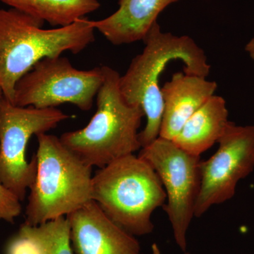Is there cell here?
<instances>
[{
	"instance_id": "cell-1",
	"label": "cell",
	"mask_w": 254,
	"mask_h": 254,
	"mask_svg": "<svg viewBox=\"0 0 254 254\" xmlns=\"http://www.w3.org/2000/svg\"><path fill=\"white\" fill-rule=\"evenodd\" d=\"M143 41V52L132 60L126 73L120 78L124 99L129 105L141 107L146 117L145 128L138 134L141 148L159 137L163 113L159 81L168 64L181 60L185 73L202 77H207L210 71L204 51L190 37L163 33L156 22Z\"/></svg>"
},
{
	"instance_id": "cell-2",
	"label": "cell",
	"mask_w": 254,
	"mask_h": 254,
	"mask_svg": "<svg viewBox=\"0 0 254 254\" xmlns=\"http://www.w3.org/2000/svg\"><path fill=\"white\" fill-rule=\"evenodd\" d=\"M41 20L17 10L0 9V88L13 103L16 83L43 58L78 54L95 41L91 20L82 18L45 29Z\"/></svg>"
},
{
	"instance_id": "cell-3",
	"label": "cell",
	"mask_w": 254,
	"mask_h": 254,
	"mask_svg": "<svg viewBox=\"0 0 254 254\" xmlns=\"http://www.w3.org/2000/svg\"><path fill=\"white\" fill-rule=\"evenodd\" d=\"M102 68L104 80L97 93V110L91 121L60 137L85 163L100 169L141 149L138 131L145 117L141 107L124 99L120 73L110 66Z\"/></svg>"
},
{
	"instance_id": "cell-4",
	"label": "cell",
	"mask_w": 254,
	"mask_h": 254,
	"mask_svg": "<svg viewBox=\"0 0 254 254\" xmlns=\"http://www.w3.org/2000/svg\"><path fill=\"white\" fill-rule=\"evenodd\" d=\"M36 136V177L25 212L24 223L31 226L68 216L93 200V168L59 137L47 133Z\"/></svg>"
},
{
	"instance_id": "cell-5",
	"label": "cell",
	"mask_w": 254,
	"mask_h": 254,
	"mask_svg": "<svg viewBox=\"0 0 254 254\" xmlns=\"http://www.w3.org/2000/svg\"><path fill=\"white\" fill-rule=\"evenodd\" d=\"M92 198L105 215L133 236L154 230L153 212L166 203L158 174L148 162L134 154L100 168L92 179Z\"/></svg>"
},
{
	"instance_id": "cell-6",
	"label": "cell",
	"mask_w": 254,
	"mask_h": 254,
	"mask_svg": "<svg viewBox=\"0 0 254 254\" xmlns=\"http://www.w3.org/2000/svg\"><path fill=\"white\" fill-rule=\"evenodd\" d=\"M71 118L58 108L19 107L3 97L0 101V182L22 201L37 168L36 155L28 162L26 149L33 135L47 133Z\"/></svg>"
},
{
	"instance_id": "cell-7",
	"label": "cell",
	"mask_w": 254,
	"mask_h": 254,
	"mask_svg": "<svg viewBox=\"0 0 254 254\" xmlns=\"http://www.w3.org/2000/svg\"><path fill=\"white\" fill-rule=\"evenodd\" d=\"M103 80L102 66L79 70L65 57L43 58L16 83L13 104L46 109L70 103L88 111Z\"/></svg>"
},
{
	"instance_id": "cell-8",
	"label": "cell",
	"mask_w": 254,
	"mask_h": 254,
	"mask_svg": "<svg viewBox=\"0 0 254 254\" xmlns=\"http://www.w3.org/2000/svg\"><path fill=\"white\" fill-rule=\"evenodd\" d=\"M138 156L151 165L161 180L167 195L163 210L171 223L177 245L182 252H187V232L195 217L201 186L200 156L160 137L141 148Z\"/></svg>"
},
{
	"instance_id": "cell-9",
	"label": "cell",
	"mask_w": 254,
	"mask_h": 254,
	"mask_svg": "<svg viewBox=\"0 0 254 254\" xmlns=\"http://www.w3.org/2000/svg\"><path fill=\"white\" fill-rule=\"evenodd\" d=\"M216 153L200 163L201 186L194 216L199 218L215 205L232 199L241 180L254 170V125L230 122L218 141Z\"/></svg>"
},
{
	"instance_id": "cell-10",
	"label": "cell",
	"mask_w": 254,
	"mask_h": 254,
	"mask_svg": "<svg viewBox=\"0 0 254 254\" xmlns=\"http://www.w3.org/2000/svg\"><path fill=\"white\" fill-rule=\"evenodd\" d=\"M73 254H140L133 235L110 220L94 200L66 216Z\"/></svg>"
},
{
	"instance_id": "cell-11",
	"label": "cell",
	"mask_w": 254,
	"mask_h": 254,
	"mask_svg": "<svg viewBox=\"0 0 254 254\" xmlns=\"http://www.w3.org/2000/svg\"><path fill=\"white\" fill-rule=\"evenodd\" d=\"M216 82L196 75L177 72L161 88L163 100L159 137L173 141L185 124L215 95Z\"/></svg>"
},
{
	"instance_id": "cell-12",
	"label": "cell",
	"mask_w": 254,
	"mask_h": 254,
	"mask_svg": "<svg viewBox=\"0 0 254 254\" xmlns=\"http://www.w3.org/2000/svg\"><path fill=\"white\" fill-rule=\"evenodd\" d=\"M180 0H120L119 9L92 26L115 46L143 41L159 14Z\"/></svg>"
},
{
	"instance_id": "cell-13",
	"label": "cell",
	"mask_w": 254,
	"mask_h": 254,
	"mask_svg": "<svg viewBox=\"0 0 254 254\" xmlns=\"http://www.w3.org/2000/svg\"><path fill=\"white\" fill-rule=\"evenodd\" d=\"M226 101L213 95L185 124L173 140L182 150L200 156L218 143L230 121Z\"/></svg>"
},
{
	"instance_id": "cell-14",
	"label": "cell",
	"mask_w": 254,
	"mask_h": 254,
	"mask_svg": "<svg viewBox=\"0 0 254 254\" xmlns=\"http://www.w3.org/2000/svg\"><path fill=\"white\" fill-rule=\"evenodd\" d=\"M1 2L53 26L64 27L100 7L98 0H0Z\"/></svg>"
},
{
	"instance_id": "cell-15",
	"label": "cell",
	"mask_w": 254,
	"mask_h": 254,
	"mask_svg": "<svg viewBox=\"0 0 254 254\" xmlns=\"http://www.w3.org/2000/svg\"><path fill=\"white\" fill-rule=\"evenodd\" d=\"M19 230L38 244L43 254H73L70 242V224L66 217L38 226L23 223Z\"/></svg>"
},
{
	"instance_id": "cell-16",
	"label": "cell",
	"mask_w": 254,
	"mask_h": 254,
	"mask_svg": "<svg viewBox=\"0 0 254 254\" xmlns=\"http://www.w3.org/2000/svg\"><path fill=\"white\" fill-rule=\"evenodd\" d=\"M21 210V200L0 182V220L14 223Z\"/></svg>"
},
{
	"instance_id": "cell-17",
	"label": "cell",
	"mask_w": 254,
	"mask_h": 254,
	"mask_svg": "<svg viewBox=\"0 0 254 254\" xmlns=\"http://www.w3.org/2000/svg\"><path fill=\"white\" fill-rule=\"evenodd\" d=\"M5 254H43L38 244L20 230L8 242Z\"/></svg>"
},
{
	"instance_id": "cell-18",
	"label": "cell",
	"mask_w": 254,
	"mask_h": 254,
	"mask_svg": "<svg viewBox=\"0 0 254 254\" xmlns=\"http://www.w3.org/2000/svg\"><path fill=\"white\" fill-rule=\"evenodd\" d=\"M245 50L251 58V59L254 62V38L251 40L245 47Z\"/></svg>"
},
{
	"instance_id": "cell-19",
	"label": "cell",
	"mask_w": 254,
	"mask_h": 254,
	"mask_svg": "<svg viewBox=\"0 0 254 254\" xmlns=\"http://www.w3.org/2000/svg\"><path fill=\"white\" fill-rule=\"evenodd\" d=\"M152 249V254H162L160 252V248H159L158 245L157 244H153L151 247Z\"/></svg>"
},
{
	"instance_id": "cell-20",
	"label": "cell",
	"mask_w": 254,
	"mask_h": 254,
	"mask_svg": "<svg viewBox=\"0 0 254 254\" xmlns=\"http://www.w3.org/2000/svg\"><path fill=\"white\" fill-rule=\"evenodd\" d=\"M3 98V93L2 91H1V88H0V101H1V98Z\"/></svg>"
},
{
	"instance_id": "cell-21",
	"label": "cell",
	"mask_w": 254,
	"mask_h": 254,
	"mask_svg": "<svg viewBox=\"0 0 254 254\" xmlns=\"http://www.w3.org/2000/svg\"><path fill=\"white\" fill-rule=\"evenodd\" d=\"M185 254H190V252H185Z\"/></svg>"
}]
</instances>
